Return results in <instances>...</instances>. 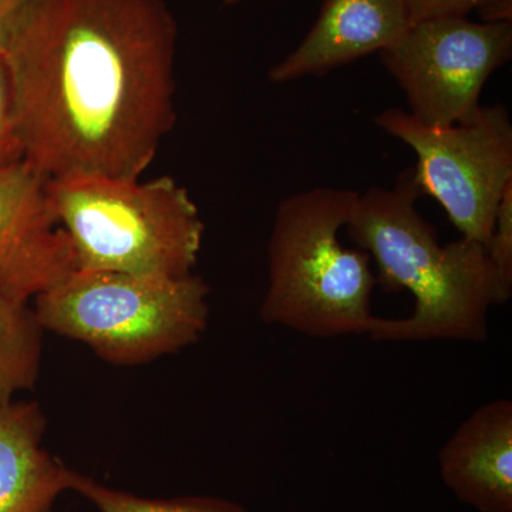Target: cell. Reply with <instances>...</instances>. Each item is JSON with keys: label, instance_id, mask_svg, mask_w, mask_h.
<instances>
[{"label": "cell", "instance_id": "cell-1", "mask_svg": "<svg viewBox=\"0 0 512 512\" xmlns=\"http://www.w3.org/2000/svg\"><path fill=\"white\" fill-rule=\"evenodd\" d=\"M165 0H42L2 47L23 158L49 180H137L175 126Z\"/></svg>", "mask_w": 512, "mask_h": 512}, {"label": "cell", "instance_id": "cell-2", "mask_svg": "<svg viewBox=\"0 0 512 512\" xmlns=\"http://www.w3.org/2000/svg\"><path fill=\"white\" fill-rule=\"evenodd\" d=\"M413 168L393 188L359 194L346 232L377 268L376 284L386 292L412 293L407 318H375L366 335L373 342L488 339V313L511 299L480 242L463 238L441 245L437 229L421 217Z\"/></svg>", "mask_w": 512, "mask_h": 512}, {"label": "cell", "instance_id": "cell-3", "mask_svg": "<svg viewBox=\"0 0 512 512\" xmlns=\"http://www.w3.org/2000/svg\"><path fill=\"white\" fill-rule=\"evenodd\" d=\"M359 192L313 188L279 202L268 244L262 322L309 338L366 335L376 275L369 254L339 234Z\"/></svg>", "mask_w": 512, "mask_h": 512}, {"label": "cell", "instance_id": "cell-4", "mask_svg": "<svg viewBox=\"0 0 512 512\" xmlns=\"http://www.w3.org/2000/svg\"><path fill=\"white\" fill-rule=\"evenodd\" d=\"M49 190L79 271L183 278L197 265L205 225L174 178L80 175L49 180Z\"/></svg>", "mask_w": 512, "mask_h": 512}, {"label": "cell", "instance_id": "cell-5", "mask_svg": "<svg viewBox=\"0 0 512 512\" xmlns=\"http://www.w3.org/2000/svg\"><path fill=\"white\" fill-rule=\"evenodd\" d=\"M210 291L194 274L77 271L36 296L33 311L43 329L79 340L113 365L137 366L201 339Z\"/></svg>", "mask_w": 512, "mask_h": 512}, {"label": "cell", "instance_id": "cell-6", "mask_svg": "<svg viewBox=\"0 0 512 512\" xmlns=\"http://www.w3.org/2000/svg\"><path fill=\"white\" fill-rule=\"evenodd\" d=\"M375 123L413 148L421 195L439 202L461 237L488 249L512 184V123L503 104L481 106L463 126H426L402 109L384 110Z\"/></svg>", "mask_w": 512, "mask_h": 512}, {"label": "cell", "instance_id": "cell-7", "mask_svg": "<svg viewBox=\"0 0 512 512\" xmlns=\"http://www.w3.org/2000/svg\"><path fill=\"white\" fill-rule=\"evenodd\" d=\"M512 20L447 18L414 23L380 59L400 84L410 114L430 127L476 119L484 84L510 62Z\"/></svg>", "mask_w": 512, "mask_h": 512}, {"label": "cell", "instance_id": "cell-8", "mask_svg": "<svg viewBox=\"0 0 512 512\" xmlns=\"http://www.w3.org/2000/svg\"><path fill=\"white\" fill-rule=\"evenodd\" d=\"M77 271L49 178L25 158L0 165V295L28 303Z\"/></svg>", "mask_w": 512, "mask_h": 512}, {"label": "cell", "instance_id": "cell-9", "mask_svg": "<svg viewBox=\"0 0 512 512\" xmlns=\"http://www.w3.org/2000/svg\"><path fill=\"white\" fill-rule=\"evenodd\" d=\"M410 28L403 0H323L301 45L269 72L274 83L323 76L389 49Z\"/></svg>", "mask_w": 512, "mask_h": 512}, {"label": "cell", "instance_id": "cell-10", "mask_svg": "<svg viewBox=\"0 0 512 512\" xmlns=\"http://www.w3.org/2000/svg\"><path fill=\"white\" fill-rule=\"evenodd\" d=\"M444 484L480 512H512V402L491 400L471 413L439 453Z\"/></svg>", "mask_w": 512, "mask_h": 512}, {"label": "cell", "instance_id": "cell-11", "mask_svg": "<svg viewBox=\"0 0 512 512\" xmlns=\"http://www.w3.org/2000/svg\"><path fill=\"white\" fill-rule=\"evenodd\" d=\"M47 420L39 403L0 406V512H50L70 470L42 447Z\"/></svg>", "mask_w": 512, "mask_h": 512}, {"label": "cell", "instance_id": "cell-12", "mask_svg": "<svg viewBox=\"0 0 512 512\" xmlns=\"http://www.w3.org/2000/svg\"><path fill=\"white\" fill-rule=\"evenodd\" d=\"M43 330L28 303L0 295V406L39 379Z\"/></svg>", "mask_w": 512, "mask_h": 512}, {"label": "cell", "instance_id": "cell-13", "mask_svg": "<svg viewBox=\"0 0 512 512\" xmlns=\"http://www.w3.org/2000/svg\"><path fill=\"white\" fill-rule=\"evenodd\" d=\"M69 490L92 501L101 512H248L242 505L214 497L147 500L124 491L111 490L92 478L70 470Z\"/></svg>", "mask_w": 512, "mask_h": 512}, {"label": "cell", "instance_id": "cell-14", "mask_svg": "<svg viewBox=\"0 0 512 512\" xmlns=\"http://www.w3.org/2000/svg\"><path fill=\"white\" fill-rule=\"evenodd\" d=\"M410 26L426 20L467 18L477 12L483 22L512 20V0H403Z\"/></svg>", "mask_w": 512, "mask_h": 512}, {"label": "cell", "instance_id": "cell-15", "mask_svg": "<svg viewBox=\"0 0 512 512\" xmlns=\"http://www.w3.org/2000/svg\"><path fill=\"white\" fill-rule=\"evenodd\" d=\"M488 255L504 288L512 293V184L501 198Z\"/></svg>", "mask_w": 512, "mask_h": 512}, {"label": "cell", "instance_id": "cell-16", "mask_svg": "<svg viewBox=\"0 0 512 512\" xmlns=\"http://www.w3.org/2000/svg\"><path fill=\"white\" fill-rule=\"evenodd\" d=\"M22 158V146L13 116L8 70L0 49V165L13 163Z\"/></svg>", "mask_w": 512, "mask_h": 512}, {"label": "cell", "instance_id": "cell-17", "mask_svg": "<svg viewBox=\"0 0 512 512\" xmlns=\"http://www.w3.org/2000/svg\"><path fill=\"white\" fill-rule=\"evenodd\" d=\"M42 0H0V49Z\"/></svg>", "mask_w": 512, "mask_h": 512}, {"label": "cell", "instance_id": "cell-18", "mask_svg": "<svg viewBox=\"0 0 512 512\" xmlns=\"http://www.w3.org/2000/svg\"><path fill=\"white\" fill-rule=\"evenodd\" d=\"M239 0H224L225 5L231 6L235 5V3H238Z\"/></svg>", "mask_w": 512, "mask_h": 512}]
</instances>
